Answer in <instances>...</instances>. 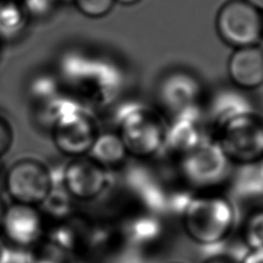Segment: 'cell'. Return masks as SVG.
Wrapping results in <instances>:
<instances>
[{
  "label": "cell",
  "instance_id": "15",
  "mask_svg": "<svg viewBox=\"0 0 263 263\" xmlns=\"http://www.w3.org/2000/svg\"><path fill=\"white\" fill-rule=\"evenodd\" d=\"M95 59L79 51H68L59 61V72L64 81L82 87L93 68Z\"/></svg>",
  "mask_w": 263,
  "mask_h": 263
},
{
  "label": "cell",
  "instance_id": "13",
  "mask_svg": "<svg viewBox=\"0 0 263 263\" xmlns=\"http://www.w3.org/2000/svg\"><path fill=\"white\" fill-rule=\"evenodd\" d=\"M87 156L109 171L121 166L129 158L115 130L100 132Z\"/></svg>",
  "mask_w": 263,
  "mask_h": 263
},
{
  "label": "cell",
  "instance_id": "22",
  "mask_svg": "<svg viewBox=\"0 0 263 263\" xmlns=\"http://www.w3.org/2000/svg\"><path fill=\"white\" fill-rule=\"evenodd\" d=\"M13 143V130L4 117L0 116V157L5 155Z\"/></svg>",
  "mask_w": 263,
  "mask_h": 263
},
{
  "label": "cell",
  "instance_id": "9",
  "mask_svg": "<svg viewBox=\"0 0 263 263\" xmlns=\"http://www.w3.org/2000/svg\"><path fill=\"white\" fill-rule=\"evenodd\" d=\"M110 184L111 171L87 155L71 158L65 163L63 185L74 200H97L107 191Z\"/></svg>",
  "mask_w": 263,
  "mask_h": 263
},
{
  "label": "cell",
  "instance_id": "31",
  "mask_svg": "<svg viewBox=\"0 0 263 263\" xmlns=\"http://www.w3.org/2000/svg\"><path fill=\"white\" fill-rule=\"evenodd\" d=\"M168 263H184V262H179V261H173V262H168Z\"/></svg>",
  "mask_w": 263,
  "mask_h": 263
},
{
  "label": "cell",
  "instance_id": "21",
  "mask_svg": "<svg viewBox=\"0 0 263 263\" xmlns=\"http://www.w3.org/2000/svg\"><path fill=\"white\" fill-rule=\"evenodd\" d=\"M29 16L42 18L48 16L59 3L58 0H22Z\"/></svg>",
  "mask_w": 263,
  "mask_h": 263
},
{
  "label": "cell",
  "instance_id": "16",
  "mask_svg": "<svg viewBox=\"0 0 263 263\" xmlns=\"http://www.w3.org/2000/svg\"><path fill=\"white\" fill-rule=\"evenodd\" d=\"M74 199L64 187L51 188L45 199L39 205L42 216H47L58 222L70 217L73 209Z\"/></svg>",
  "mask_w": 263,
  "mask_h": 263
},
{
  "label": "cell",
  "instance_id": "8",
  "mask_svg": "<svg viewBox=\"0 0 263 263\" xmlns=\"http://www.w3.org/2000/svg\"><path fill=\"white\" fill-rule=\"evenodd\" d=\"M203 89L199 80L185 72L175 71L164 76L156 88V107L167 119L199 110Z\"/></svg>",
  "mask_w": 263,
  "mask_h": 263
},
{
  "label": "cell",
  "instance_id": "3",
  "mask_svg": "<svg viewBox=\"0 0 263 263\" xmlns=\"http://www.w3.org/2000/svg\"><path fill=\"white\" fill-rule=\"evenodd\" d=\"M211 136L232 165L252 166L263 161V114L251 108L232 113L216 124Z\"/></svg>",
  "mask_w": 263,
  "mask_h": 263
},
{
  "label": "cell",
  "instance_id": "7",
  "mask_svg": "<svg viewBox=\"0 0 263 263\" xmlns=\"http://www.w3.org/2000/svg\"><path fill=\"white\" fill-rule=\"evenodd\" d=\"M57 150L70 158L86 156L100 134L97 119L87 108L73 112L49 129Z\"/></svg>",
  "mask_w": 263,
  "mask_h": 263
},
{
  "label": "cell",
  "instance_id": "6",
  "mask_svg": "<svg viewBox=\"0 0 263 263\" xmlns=\"http://www.w3.org/2000/svg\"><path fill=\"white\" fill-rule=\"evenodd\" d=\"M5 189L15 203L39 206L51 189L47 165L34 158L14 161L5 175Z\"/></svg>",
  "mask_w": 263,
  "mask_h": 263
},
{
  "label": "cell",
  "instance_id": "11",
  "mask_svg": "<svg viewBox=\"0 0 263 263\" xmlns=\"http://www.w3.org/2000/svg\"><path fill=\"white\" fill-rule=\"evenodd\" d=\"M231 84L242 91L263 86V46L261 44L234 48L227 61Z\"/></svg>",
  "mask_w": 263,
  "mask_h": 263
},
{
  "label": "cell",
  "instance_id": "23",
  "mask_svg": "<svg viewBox=\"0 0 263 263\" xmlns=\"http://www.w3.org/2000/svg\"><path fill=\"white\" fill-rule=\"evenodd\" d=\"M239 263H263V250H249Z\"/></svg>",
  "mask_w": 263,
  "mask_h": 263
},
{
  "label": "cell",
  "instance_id": "18",
  "mask_svg": "<svg viewBox=\"0 0 263 263\" xmlns=\"http://www.w3.org/2000/svg\"><path fill=\"white\" fill-rule=\"evenodd\" d=\"M60 79L49 73L33 76L28 84V95L33 102L42 105L61 92Z\"/></svg>",
  "mask_w": 263,
  "mask_h": 263
},
{
  "label": "cell",
  "instance_id": "17",
  "mask_svg": "<svg viewBox=\"0 0 263 263\" xmlns=\"http://www.w3.org/2000/svg\"><path fill=\"white\" fill-rule=\"evenodd\" d=\"M240 235L249 250H263V206L250 211L243 218Z\"/></svg>",
  "mask_w": 263,
  "mask_h": 263
},
{
  "label": "cell",
  "instance_id": "10",
  "mask_svg": "<svg viewBox=\"0 0 263 263\" xmlns=\"http://www.w3.org/2000/svg\"><path fill=\"white\" fill-rule=\"evenodd\" d=\"M0 231L15 248L35 247L43 236V216L37 206L13 202L5 209Z\"/></svg>",
  "mask_w": 263,
  "mask_h": 263
},
{
  "label": "cell",
  "instance_id": "1",
  "mask_svg": "<svg viewBox=\"0 0 263 263\" xmlns=\"http://www.w3.org/2000/svg\"><path fill=\"white\" fill-rule=\"evenodd\" d=\"M237 212L232 199L220 190L195 192L181 211V226L195 245L223 243L234 232Z\"/></svg>",
  "mask_w": 263,
  "mask_h": 263
},
{
  "label": "cell",
  "instance_id": "28",
  "mask_svg": "<svg viewBox=\"0 0 263 263\" xmlns=\"http://www.w3.org/2000/svg\"><path fill=\"white\" fill-rule=\"evenodd\" d=\"M140 1L141 0H115V2H118V3L123 4V5H133V4H136Z\"/></svg>",
  "mask_w": 263,
  "mask_h": 263
},
{
  "label": "cell",
  "instance_id": "19",
  "mask_svg": "<svg viewBox=\"0 0 263 263\" xmlns=\"http://www.w3.org/2000/svg\"><path fill=\"white\" fill-rule=\"evenodd\" d=\"M37 249L29 251L28 263H68L69 254L45 241L37 245Z\"/></svg>",
  "mask_w": 263,
  "mask_h": 263
},
{
  "label": "cell",
  "instance_id": "12",
  "mask_svg": "<svg viewBox=\"0 0 263 263\" xmlns=\"http://www.w3.org/2000/svg\"><path fill=\"white\" fill-rule=\"evenodd\" d=\"M206 137L200 121L199 110L186 112L168 119L163 151L177 159L196 147Z\"/></svg>",
  "mask_w": 263,
  "mask_h": 263
},
{
  "label": "cell",
  "instance_id": "25",
  "mask_svg": "<svg viewBox=\"0 0 263 263\" xmlns=\"http://www.w3.org/2000/svg\"><path fill=\"white\" fill-rule=\"evenodd\" d=\"M201 263H239V262H237L230 256L218 254V255H214V256L206 258Z\"/></svg>",
  "mask_w": 263,
  "mask_h": 263
},
{
  "label": "cell",
  "instance_id": "30",
  "mask_svg": "<svg viewBox=\"0 0 263 263\" xmlns=\"http://www.w3.org/2000/svg\"><path fill=\"white\" fill-rule=\"evenodd\" d=\"M260 44L263 46V31H262V39H261V43Z\"/></svg>",
  "mask_w": 263,
  "mask_h": 263
},
{
  "label": "cell",
  "instance_id": "29",
  "mask_svg": "<svg viewBox=\"0 0 263 263\" xmlns=\"http://www.w3.org/2000/svg\"><path fill=\"white\" fill-rule=\"evenodd\" d=\"M58 2H65V3H67V2H72V0H58Z\"/></svg>",
  "mask_w": 263,
  "mask_h": 263
},
{
  "label": "cell",
  "instance_id": "14",
  "mask_svg": "<svg viewBox=\"0 0 263 263\" xmlns=\"http://www.w3.org/2000/svg\"><path fill=\"white\" fill-rule=\"evenodd\" d=\"M29 17L22 0H0V39H13L21 35Z\"/></svg>",
  "mask_w": 263,
  "mask_h": 263
},
{
  "label": "cell",
  "instance_id": "2",
  "mask_svg": "<svg viewBox=\"0 0 263 263\" xmlns=\"http://www.w3.org/2000/svg\"><path fill=\"white\" fill-rule=\"evenodd\" d=\"M168 119L154 106L133 104L120 111L115 132L129 158L148 160L163 151Z\"/></svg>",
  "mask_w": 263,
  "mask_h": 263
},
{
  "label": "cell",
  "instance_id": "27",
  "mask_svg": "<svg viewBox=\"0 0 263 263\" xmlns=\"http://www.w3.org/2000/svg\"><path fill=\"white\" fill-rule=\"evenodd\" d=\"M6 206L7 205H5L3 200L0 198V228H1V223H2V219H3V215H4Z\"/></svg>",
  "mask_w": 263,
  "mask_h": 263
},
{
  "label": "cell",
  "instance_id": "4",
  "mask_svg": "<svg viewBox=\"0 0 263 263\" xmlns=\"http://www.w3.org/2000/svg\"><path fill=\"white\" fill-rule=\"evenodd\" d=\"M175 160L181 181L195 192L219 190L229 179L233 166L211 136Z\"/></svg>",
  "mask_w": 263,
  "mask_h": 263
},
{
  "label": "cell",
  "instance_id": "20",
  "mask_svg": "<svg viewBox=\"0 0 263 263\" xmlns=\"http://www.w3.org/2000/svg\"><path fill=\"white\" fill-rule=\"evenodd\" d=\"M72 2L83 15L99 18L111 11L115 0H72Z\"/></svg>",
  "mask_w": 263,
  "mask_h": 263
},
{
  "label": "cell",
  "instance_id": "24",
  "mask_svg": "<svg viewBox=\"0 0 263 263\" xmlns=\"http://www.w3.org/2000/svg\"><path fill=\"white\" fill-rule=\"evenodd\" d=\"M13 248L0 239V263H12Z\"/></svg>",
  "mask_w": 263,
  "mask_h": 263
},
{
  "label": "cell",
  "instance_id": "5",
  "mask_svg": "<svg viewBox=\"0 0 263 263\" xmlns=\"http://www.w3.org/2000/svg\"><path fill=\"white\" fill-rule=\"evenodd\" d=\"M216 30L221 40L233 48L260 44L263 14L246 0H228L217 13Z\"/></svg>",
  "mask_w": 263,
  "mask_h": 263
},
{
  "label": "cell",
  "instance_id": "26",
  "mask_svg": "<svg viewBox=\"0 0 263 263\" xmlns=\"http://www.w3.org/2000/svg\"><path fill=\"white\" fill-rule=\"evenodd\" d=\"M247 2H249L251 5H253L255 8H257L258 10H260L261 12H263V0H246Z\"/></svg>",
  "mask_w": 263,
  "mask_h": 263
}]
</instances>
